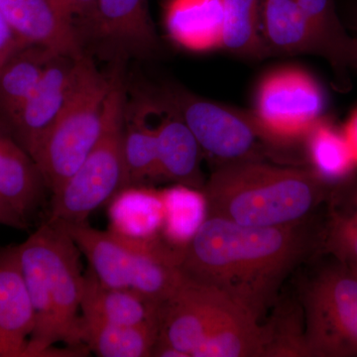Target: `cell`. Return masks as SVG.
Returning <instances> with one entry per match:
<instances>
[{"label": "cell", "instance_id": "cell-10", "mask_svg": "<svg viewBox=\"0 0 357 357\" xmlns=\"http://www.w3.org/2000/svg\"><path fill=\"white\" fill-rule=\"evenodd\" d=\"M236 305L241 304L222 291L185 277L160 306L157 342L191 357Z\"/></svg>", "mask_w": 357, "mask_h": 357}, {"label": "cell", "instance_id": "cell-21", "mask_svg": "<svg viewBox=\"0 0 357 357\" xmlns=\"http://www.w3.org/2000/svg\"><path fill=\"white\" fill-rule=\"evenodd\" d=\"M332 54V70L338 91L351 89V70H357V40L342 20L337 0H297Z\"/></svg>", "mask_w": 357, "mask_h": 357}, {"label": "cell", "instance_id": "cell-33", "mask_svg": "<svg viewBox=\"0 0 357 357\" xmlns=\"http://www.w3.org/2000/svg\"><path fill=\"white\" fill-rule=\"evenodd\" d=\"M345 26L351 31L354 38L357 40V0L349 7L347 11V17L345 18Z\"/></svg>", "mask_w": 357, "mask_h": 357}, {"label": "cell", "instance_id": "cell-26", "mask_svg": "<svg viewBox=\"0 0 357 357\" xmlns=\"http://www.w3.org/2000/svg\"><path fill=\"white\" fill-rule=\"evenodd\" d=\"M222 50L239 58H267L260 31L261 0H223Z\"/></svg>", "mask_w": 357, "mask_h": 357}, {"label": "cell", "instance_id": "cell-4", "mask_svg": "<svg viewBox=\"0 0 357 357\" xmlns=\"http://www.w3.org/2000/svg\"><path fill=\"white\" fill-rule=\"evenodd\" d=\"M60 225L88 258L91 271L105 285L137 294L161 305L184 281L182 248L153 237L102 231L84 223Z\"/></svg>", "mask_w": 357, "mask_h": 357}, {"label": "cell", "instance_id": "cell-31", "mask_svg": "<svg viewBox=\"0 0 357 357\" xmlns=\"http://www.w3.org/2000/svg\"><path fill=\"white\" fill-rule=\"evenodd\" d=\"M342 129L357 165V107L349 115Z\"/></svg>", "mask_w": 357, "mask_h": 357}, {"label": "cell", "instance_id": "cell-17", "mask_svg": "<svg viewBox=\"0 0 357 357\" xmlns=\"http://www.w3.org/2000/svg\"><path fill=\"white\" fill-rule=\"evenodd\" d=\"M44 187L34 160L0 124V199L26 220L38 206Z\"/></svg>", "mask_w": 357, "mask_h": 357}, {"label": "cell", "instance_id": "cell-9", "mask_svg": "<svg viewBox=\"0 0 357 357\" xmlns=\"http://www.w3.org/2000/svg\"><path fill=\"white\" fill-rule=\"evenodd\" d=\"M326 96L317 79L301 68L270 70L256 88L251 112L279 144L290 148L304 141L325 116Z\"/></svg>", "mask_w": 357, "mask_h": 357}, {"label": "cell", "instance_id": "cell-8", "mask_svg": "<svg viewBox=\"0 0 357 357\" xmlns=\"http://www.w3.org/2000/svg\"><path fill=\"white\" fill-rule=\"evenodd\" d=\"M304 356H357V274L335 261L303 290Z\"/></svg>", "mask_w": 357, "mask_h": 357}, {"label": "cell", "instance_id": "cell-18", "mask_svg": "<svg viewBox=\"0 0 357 357\" xmlns=\"http://www.w3.org/2000/svg\"><path fill=\"white\" fill-rule=\"evenodd\" d=\"M223 0H168L165 24L176 43L190 51L222 50Z\"/></svg>", "mask_w": 357, "mask_h": 357}, {"label": "cell", "instance_id": "cell-19", "mask_svg": "<svg viewBox=\"0 0 357 357\" xmlns=\"http://www.w3.org/2000/svg\"><path fill=\"white\" fill-rule=\"evenodd\" d=\"M271 331L243 305H236L195 349L191 357L271 356Z\"/></svg>", "mask_w": 357, "mask_h": 357}, {"label": "cell", "instance_id": "cell-28", "mask_svg": "<svg viewBox=\"0 0 357 357\" xmlns=\"http://www.w3.org/2000/svg\"><path fill=\"white\" fill-rule=\"evenodd\" d=\"M326 248L335 261L357 274V218L333 213L326 236Z\"/></svg>", "mask_w": 357, "mask_h": 357}, {"label": "cell", "instance_id": "cell-1", "mask_svg": "<svg viewBox=\"0 0 357 357\" xmlns=\"http://www.w3.org/2000/svg\"><path fill=\"white\" fill-rule=\"evenodd\" d=\"M312 244L302 222L253 227L206 215L183 246L180 268L190 280L222 291L260 319Z\"/></svg>", "mask_w": 357, "mask_h": 357}, {"label": "cell", "instance_id": "cell-22", "mask_svg": "<svg viewBox=\"0 0 357 357\" xmlns=\"http://www.w3.org/2000/svg\"><path fill=\"white\" fill-rule=\"evenodd\" d=\"M158 335L159 323L116 325L83 316L79 319L81 344L98 356H151Z\"/></svg>", "mask_w": 357, "mask_h": 357}, {"label": "cell", "instance_id": "cell-24", "mask_svg": "<svg viewBox=\"0 0 357 357\" xmlns=\"http://www.w3.org/2000/svg\"><path fill=\"white\" fill-rule=\"evenodd\" d=\"M148 112L147 98H141L135 107L128 102L122 140L126 188L159 178L156 132L148 124Z\"/></svg>", "mask_w": 357, "mask_h": 357}, {"label": "cell", "instance_id": "cell-29", "mask_svg": "<svg viewBox=\"0 0 357 357\" xmlns=\"http://www.w3.org/2000/svg\"><path fill=\"white\" fill-rule=\"evenodd\" d=\"M23 48L14 37L0 7V69L16 51Z\"/></svg>", "mask_w": 357, "mask_h": 357}, {"label": "cell", "instance_id": "cell-3", "mask_svg": "<svg viewBox=\"0 0 357 357\" xmlns=\"http://www.w3.org/2000/svg\"><path fill=\"white\" fill-rule=\"evenodd\" d=\"M14 248L35 316L26 356L55 354L51 347L59 342L82 345L84 276L77 244L60 225L48 222Z\"/></svg>", "mask_w": 357, "mask_h": 357}, {"label": "cell", "instance_id": "cell-20", "mask_svg": "<svg viewBox=\"0 0 357 357\" xmlns=\"http://www.w3.org/2000/svg\"><path fill=\"white\" fill-rule=\"evenodd\" d=\"M160 306L137 294L105 285L89 271L84 276L81 316L116 325L159 323Z\"/></svg>", "mask_w": 357, "mask_h": 357}, {"label": "cell", "instance_id": "cell-7", "mask_svg": "<svg viewBox=\"0 0 357 357\" xmlns=\"http://www.w3.org/2000/svg\"><path fill=\"white\" fill-rule=\"evenodd\" d=\"M156 96L184 119L203 152L220 164L279 156L287 149L268 134L251 110L211 102L175 84L164 86Z\"/></svg>", "mask_w": 357, "mask_h": 357}, {"label": "cell", "instance_id": "cell-12", "mask_svg": "<svg viewBox=\"0 0 357 357\" xmlns=\"http://www.w3.org/2000/svg\"><path fill=\"white\" fill-rule=\"evenodd\" d=\"M76 60L67 56L52 59L31 96L6 128L30 156L64 107L72 88Z\"/></svg>", "mask_w": 357, "mask_h": 357}, {"label": "cell", "instance_id": "cell-2", "mask_svg": "<svg viewBox=\"0 0 357 357\" xmlns=\"http://www.w3.org/2000/svg\"><path fill=\"white\" fill-rule=\"evenodd\" d=\"M328 187L312 169L245 160L220 164L202 189L206 215L245 227H281L302 222Z\"/></svg>", "mask_w": 357, "mask_h": 357}, {"label": "cell", "instance_id": "cell-32", "mask_svg": "<svg viewBox=\"0 0 357 357\" xmlns=\"http://www.w3.org/2000/svg\"><path fill=\"white\" fill-rule=\"evenodd\" d=\"M0 225L23 229L25 227L26 220L0 199Z\"/></svg>", "mask_w": 357, "mask_h": 357}, {"label": "cell", "instance_id": "cell-30", "mask_svg": "<svg viewBox=\"0 0 357 357\" xmlns=\"http://www.w3.org/2000/svg\"><path fill=\"white\" fill-rule=\"evenodd\" d=\"M66 10L76 20L81 18L86 22L93 15L96 0H57Z\"/></svg>", "mask_w": 357, "mask_h": 357}, {"label": "cell", "instance_id": "cell-34", "mask_svg": "<svg viewBox=\"0 0 357 357\" xmlns=\"http://www.w3.org/2000/svg\"><path fill=\"white\" fill-rule=\"evenodd\" d=\"M352 215L357 218V181L354 184L351 192Z\"/></svg>", "mask_w": 357, "mask_h": 357}, {"label": "cell", "instance_id": "cell-11", "mask_svg": "<svg viewBox=\"0 0 357 357\" xmlns=\"http://www.w3.org/2000/svg\"><path fill=\"white\" fill-rule=\"evenodd\" d=\"M0 7L20 46L70 58L84 53L75 18L57 0H0Z\"/></svg>", "mask_w": 357, "mask_h": 357}, {"label": "cell", "instance_id": "cell-25", "mask_svg": "<svg viewBox=\"0 0 357 357\" xmlns=\"http://www.w3.org/2000/svg\"><path fill=\"white\" fill-rule=\"evenodd\" d=\"M312 170L328 185L342 184L357 168L342 129L324 116L304 139Z\"/></svg>", "mask_w": 357, "mask_h": 357}, {"label": "cell", "instance_id": "cell-5", "mask_svg": "<svg viewBox=\"0 0 357 357\" xmlns=\"http://www.w3.org/2000/svg\"><path fill=\"white\" fill-rule=\"evenodd\" d=\"M110 74L83 54L76 60L72 88L62 112L31 155L45 185L57 192L83 164L102 133Z\"/></svg>", "mask_w": 357, "mask_h": 357}, {"label": "cell", "instance_id": "cell-6", "mask_svg": "<svg viewBox=\"0 0 357 357\" xmlns=\"http://www.w3.org/2000/svg\"><path fill=\"white\" fill-rule=\"evenodd\" d=\"M109 74L102 133L83 164L53 192L49 222H86L93 211L126 189L122 140L128 96L121 60L115 62Z\"/></svg>", "mask_w": 357, "mask_h": 357}, {"label": "cell", "instance_id": "cell-15", "mask_svg": "<svg viewBox=\"0 0 357 357\" xmlns=\"http://www.w3.org/2000/svg\"><path fill=\"white\" fill-rule=\"evenodd\" d=\"M260 31L268 57L312 55L332 64V54L297 0H261Z\"/></svg>", "mask_w": 357, "mask_h": 357}, {"label": "cell", "instance_id": "cell-13", "mask_svg": "<svg viewBox=\"0 0 357 357\" xmlns=\"http://www.w3.org/2000/svg\"><path fill=\"white\" fill-rule=\"evenodd\" d=\"M86 24L119 53L150 57L160 49L148 0H96Z\"/></svg>", "mask_w": 357, "mask_h": 357}, {"label": "cell", "instance_id": "cell-14", "mask_svg": "<svg viewBox=\"0 0 357 357\" xmlns=\"http://www.w3.org/2000/svg\"><path fill=\"white\" fill-rule=\"evenodd\" d=\"M151 98L149 96L162 115L158 126H155L159 178L191 189L203 188L206 183L201 169L203 150L196 136L175 109L156 95Z\"/></svg>", "mask_w": 357, "mask_h": 357}, {"label": "cell", "instance_id": "cell-27", "mask_svg": "<svg viewBox=\"0 0 357 357\" xmlns=\"http://www.w3.org/2000/svg\"><path fill=\"white\" fill-rule=\"evenodd\" d=\"M181 187L163 197L164 217L169 230L176 237H183L187 243L206 218V204L203 194H197L191 188Z\"/></svg>", "mask_w": 357, "mask_h": 357}, {"label": "cell", "instance_id": "cell-23", "mask_svg": "<svg viewBox=\"0 0 357 357\" xmlns=\"http://www.w3.org/2000/svg\"><path fill=\"white\" fill-rule=\"evenodd\" d=\"M56 54L39 48L23 47L0 69V124L6 128L38 84L44 70Z\"/></svg>", "mask_w": 357, "mask_h": 357}, {"label": "cell", "instance_id": "cell-16", "mask_svg": "<svg viewBox=\"0 0 357 357\" xmlns=\"http://www.w3.org/2000/svg\"><path fill=\"white\" fill-rule=\"evenodd\" d=\"M34 326V310L15 248H7L0 252V357L26 356Z\"/></svg>", "mask_w": 357, "mask_h": 357}]
</instances>
